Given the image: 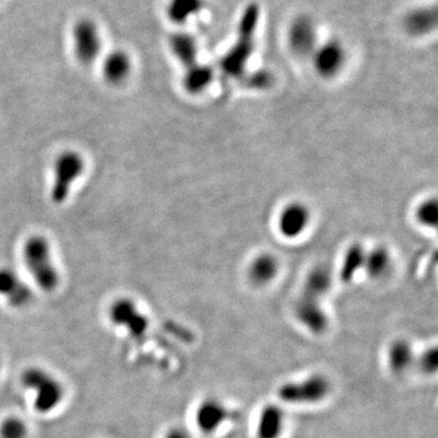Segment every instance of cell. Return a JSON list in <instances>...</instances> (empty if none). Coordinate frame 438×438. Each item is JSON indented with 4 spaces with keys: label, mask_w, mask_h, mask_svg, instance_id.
I'll return each instance as SVG.
<instances>
[{
    "label": "cell",
    "mask_w": 438,
    "mask_h": 438,
    "mask_svg": "<svg viewBox=\"0 0 438 438\" xmlns=\"http://www.w3.org/2000/svg\"><path fill=\"white\" fill-rule=\"evenodd\" d=\"M21 258L26 271L40 290L53 292L59 287L61 274L48 237L43 234H32L26 237L21 247Z\"/></svg>",
    "instance_id": "6da1fadb"
},
{
    "label": "cell",
    "mask_w": 438,
    "mask_h": 438,
    "mask_svg": "<svg viewBox=\"0 0 438 438\" xmlns=\"http://www.w3.org/2000/svg\"><path fill=\"white\" fill-rule=\"evenodd\" d=\"M332 384L323 373H312L300 379L287 380L276 389L278 402L292 407H312L330 397Z\"/></svg>",
    "instance_id": "7a4b0ae2"
},
{
    "label": "cell",
    "mask_w": 438,
    "mask_h": 438,
    "mask_svg": "<svg viewBox=\"0 0 438 438\" xmlns=\"http://www.w3.org/2000/svg\"><path fill=\"white\" fill-rule=\"evenodd\" d=\"M260 19V9L256 4L247 6L242 14L235 44L223 56L221 69L228 77L244 78L247 62L255 50V35Z\"/></svg>",
    "instance_id": "3957f363"
},
{
    "label": "cell",
    "mask_w": 438,
    "mask_h": 438,
    "mask_svg": "<svg viewBox=\"0 0 438 438\" xmlns=\"http://www.w3.org/2000/svg\"><path fill=\"white\" fill-rule=\"evenodd\" d=\"M87 171L83 155L74 149H65L55 156L51 165L50 200L61 206L69 200L72 190Z\"/></svg>",
    "instance_id": "277c9868"
},
{
    "label": "cell",
    "mask_w": 438,
    "mask_h": 438,
    "mask_svg": "<svg viewBox=\"0 0 438 438\" xmlns=\"http://www.w3.org/2000/svg\"><path fill=\"white\" fill-rule=\"evenodd\" d=\"M21 384L33 394V407L37 413H53L64 402V384L44 368H27L21 374Z\"/></svg>",
    "instance_id": "5b68a950"
},
{
    "label": "cell",
    "mask_w": 438,
    "mask_h": 438,
    "mask_svg": "<svg viewBox=\"0 0 438 438\" xmlns=\"http://www.w3.org/2000/svg\"><path fill=\"white\" fill-rule=\"evenodd\" d=\"M108 319L133 339H142L148 332L150 320L138 303L127 296L119 297L108 307Z\"/></svg>",
    "instance_id": "8992f818"
},
{
    "label": "cell",
    "mask_w": 438,
    "mask_h": 438,
    "mask_svg": "<svg viewBox=\"0 0 438 438\" xmlns=\"http://www.w3.org/2000/svg\"><path fill=\"white\" fill-rule=\"evenodd\" d=\"M72 48L76 60L90 66L99 60L103 50V38L98 25L90 19H81L72 27Z\"/></svg>",
    "instance_id": "52a82bcc"
},
{
    "label": "cell",
    "mask_w": 438,
    "mask_h": 438,
    "mask_svg": "<svg viewBox=\"0 0 438 438\" xmlns=\"http://www.w3.org/2000/svg\"><path fill=\"white\" fill-rule=\"evenodd\" d=\"M232 418V408L222 398L214 396L202 399L194 412L195 428L205 436L219 432Z\"/></svg>",
    "instance_id": "ba28073f"
},
{
    "label": "cell",
    "mask_w": 438,
    "mask_h": 438,
    "mask_svg": "<svg viewBox=\"0 0 438 438\" xmlns=\"http://www.w3.org/2000/svg\"><path fill=\"white\" fill-rule=\"evenodd\" d=\"M312 223V211L305 202L290 201L281 207L276 216V230L285 240L303 237Z\"/></svg>",
    "instance_id": "9c48e42d"
},
{
    "label": "cell",
    "mask_w": 438,
    "mask_h": 438,
    "mask_svg": "<svg viewBox=\"0 0 438 438\" xmlns=\"http://www.w3.org/2000/svg\"><path fill=\"white\" fill-rule=\"evenodd\" d=\"M315 74L323 79H334L342 72L347 61L345 47L336 40L317 47L310 56Z\"/></svg>",
    "instance_id": "30bf717a"
},
{
    "label": "cell",
    "mask_w": 438,
    "mask_h": 438,
    "mask_svg": "<svg viewBox=\"0 0 438 438\" xmlns=\"http://www.w3.org/2000/svg\"><path fill=\"white\" fill-rule=\"evenodd\" d=\"M0 298L14 310H24L32 303L35 294L20 273L10 267H0Z\"/></svg>",
    "instance_id": "8fae6325"
},
{
    "label": "cell",
    "mask_w": 438,
    "mask_h": 438,
    "mask_svg": "<svg viewBox=\"0 0 438 438\" xmlns=\"http://www.w3.org/2000/svg\"><path fill=\"white\" fill-rule=\"evenodd\" d=\"M294 317L296 321L312 335H324L330 328V317L323 305V301L300 296L294 305Z\"/></svg>",
    "instance_id": "7c38bea8"
},
{
    "label": "cell",
    "mask_w": 438,
    "mask_h": 438,
    "mask_svg": "<svg viewBox=\"0 0 438 438\" xmlns=\"http://www.w3.org/2000/svg\"><path fill=\"white\" fill-rule=\"evenodd\" d=\"M287 45L291 53L301 59H310L319 45L314 21L308 16L301 15L292 20L287 31Z\"/></svg>",
    "instance_id": "4fadbf2b"
},
{
    "label": "cell",
    "mask_w": 438,
    "mask_h": 438,
    "mask_svg": "<svg viewBox=\"0 0 438 438\" xmlns=\"http://www.w3.org/2000/svg\"><path fill=\"white\" fill-rule=\"evenodd\" d=\"M287 425V413L283 404L269 402L262 405L255 421V438H283Z\"/></svg>",
    "instance_id": "5bb4252c"
},
{
    "label": "cell",
    "mask_w": 438,
    "mask_h": 438,
    "mask_svg": "<svg viewBox=\"0 0 438 438\" xmlns=\"http://www.w3.org/2000/svg\"><path fill=\"white\" fill-rule=\"evenodd\" d=\"M418 352L407 337H396L385 350V364L394 376H403L415 368Z\"/></svg>",
    "instance_id": "9a60e30c"
},
{
    "label": "cell",
    "mask_w": 438,
    "mask_h": 438,
    "mask_svg": "<svg viewBox=\"0 0 438 438\" xmlns=\"http://www.w3.org/2000/svg\"><path fill=\"white\" fill-rule=\"evenodd\" d=\"M133 74V60L124 49L111 50L101 60V76L103 82L119 88L128 82Z\"/></svg>",
    "instance_id": "2e32d148"
},
{
    "label": "cell",
    "mask_w": 438,
    "mask_h": 438,
    "mask_svg": "<svg viewBox=\"0 0 438 438\" xmlns=\"http://www.w3.org/2000/svg\"><path fill=\"white\" fill-rule=\"evenodd\" d=\"M280 261L271 252H261L252 258L246 268L249 283L257 289L271 285L280 274Z\"/></svg>",
    "instance_id": "e0dca14e"
},
{
    "label": "cell",
    "mask_w": 438,
    "mask_h": 438,
    "mask_svg": "<svg viewBox=\"0 0 438 438\" xmlns=\"http://www.w3.org/2000/svg\"><path fill=\"white\" fill-rule=\"evenodd\" d=\"M334 273L330 267L326 264H318L310 269L305 276L301 295L312 300L323 301L332 287Z\"/></svg>",
    "instance_id": "ac0fdd59"
},
{
    "label": "cell",
    "mask_w": 438,
    "mask_h": 438,
    "mask_svg": "<svg viewBox=\"0 0 438 438\" xmlns=\"http://www.w3.org/2000/svg\"><path fill=\"white\" fill-rule=\"evenodd\" d=\"M394 266V258L384 245L371 247L365 251L363 273L371 280H381L389 276Z\"/></svg>",
    "instance_id": "d6986e66"
},
{
    "label": "cell",
    "mask_w": 438,
    "mask_h": 438,
    "mask_svg": "<svg viewBox=\"0 0 438 438\" xmlns=\"http://www.w3.org/2000/svg\"><path fill=\"white\" fill-rule=\"evenodd\" d=\"M214 81V71L208 65L196 62L184 69L182 77V88L192 96L201 95L211 87Z\"/></svg>",
    "instance_id": "ffe728a7"
},
{
    "label": "cell",
    "mask_w": 438,
    "mask_h": 438,
    "mask_svg": "<svg viewBox=\"0 0 438 438\" xmlns=\"http://www.w3.org/2000/svg\"><path fill=\"white\" fill-rule=\"evenodd\" d=\"M169 50L184 69L199 62V47L192 35L177 32L169 37Z\"/></svg>",
    "instance_id": "44dd1931"
},
{
    "label": "cell",
    "mask_w": 438,
    "mask_h": 438,
    "mask_svg": "<svg viewBox=\"0 0 438 438\" xmlns=\"http://www.w3.org/2000/svg\"><path fill=\"white\" fill-rule=\"evenodd\" d=\"M365 251L367 249L358 242L352 244L346 250L339 269V278L344 284H350L360 271H363Z\"/></svg>",
    "instance_id": "7402d4cb"
},
{
    "label": "cell",
    "mask_w": 438,
    "mask_h": 438,
    "mask_svg": "<svg viewBox=\"0 0 438 438\" xmlns=\"http://www.w3.org/2000/svg\"><path fill=\"white\" fill-rule=\"evenodd\" d=\"M405 30L415 37L431 33L437 26V11L435 8H420L412 11L404 21Z\"/></svg>",
    "instance_id": "603a6c76"
},
{
    "label": "cell",
    "mask_w": 438,
    "mask_h": 438,
    "mask_svg": "<svg viewBox=\"0 0 438 438\" xmlns=\"http://www.w3.org/2000/svg\"><path fill=\"white\" fill-rule=\"evenodd\" d=\"M202 0H169L167 6V15L169 20L183 25L189 21L190 17L196 15L201 10Z\"/></svg>",
    "instance_id": "cb8c5ba5"
},
{
    "label": "cell",
    "mask_w": 438,
    "mask_h": 438,
    "mask_svg": "<svg viewBox=\"0 0 438 438\" xmlns=\"http://www.w3.org/2000/svg\"><path fill=\"white\" fill-rule=\"evenodd\" d=\"M414 219L420 227L435 229L438 223V202L435 197L423 199L414 210Z\"/></svg>",
    "instance_id": "d4e9b609"
},
{
    "label": "cell",
    "mask_w": 438,
    "mask_h": 438,
    "mask_svg": "<svg viewBox=\"0 0 438 438\" xmlns=\"http://www.w3.org/2000/svg\"><path fill=\"white\" fill-rule=\"evenodd\" d=\"M415 367L426 376H432L438 370V348L432 345L418 352Z\"/></svg>",
    "instance_id": "484cf974"
},
{
    "label": "cell",
    "mask_w": 438,
    "mask_h": 438,
    "mask_svg": "<svg viewBox=\"0 0 438 438\" xmlns=\"http://www.w3.org/2000/svg\"><path fill=\"white\" fill-rule=\"evenodd\" d=\"M28 426L21 418L9 416L0 423V438H27Z\"/></svg>",
    "instance_id": "4316f807"
},
{
    "label": "cell",
    "mask_w": 438,
    "mask_h": 438,
    "mask_svg": "<svg viewBox=\"0 0 438 438\" xmlns=\"http://www.w3.org/2000/svg\"><path fill=\"white\" fill-rule=\"evenodd\" d=\"M249 81V87L252 89H264L271 87L273 78L271 74L266 71L256 72L251 76V78H246Z\"/></svg>",
    "instance_id": "83f0119b"
},
{
    "label": "cell",
    "mask_w": 438,
    "mask_h": 438,
    "mask_svg": "<svg viewBox=\"0 0 438 438\" xmlns=\"http://www.w3.org/2000/svg\"><path fill=\"white\" fill-rule=\"evenodd\" d=\"M162 438H192V432L184 426L176 425L171 428H168L165 432Z\"/></svg>",
    "instance_id": "f1b7e54d"
}]
</instances>
